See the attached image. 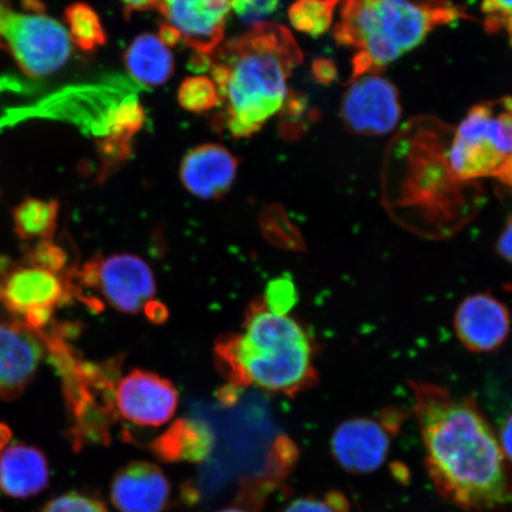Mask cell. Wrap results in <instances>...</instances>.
Listing matches in <instances>:
<instances>
[{"mask_svg":"<svg viewBox=\"0 0 512 512\" xmlns=\"http://www.w3.org/2000/svg\"><path fill=\"white\" fill-rule=\"evenodd\" d=\"M426 467L438 494L469 512L512 503V472L475 400L437 384L412 382Z\"/></svg>","mask_w":512,"mask_h":512,"instance_id":"cell-1","label":"cell"},{"mask_svg":"<svg viewBox=\"0 0 512 512\" xmlns=\"http://www.w3.org/2000/svg\"><path fill=\"white\" fill-rule=\"evenodd\" d=\"M211 55L222 105L216 123L234 138L253 136L284 107L287 79L303 60L291 32L275 23H258Z\"/></svg>","mask_w":512,"mask_h":512,"instance_id":"cell-2","label":"cell"},{"mask_svg":"<svg viewBox=\"0 0 512 512\" xmlns=\"http://www.w3.org/2000/svg\"><path fill=\"white\" fill-rule=\"evenodd\" d=\"M215 354L236 387L294 396L317 380L309 334L296 319L273 315L262 298L249 307L240 334L221 338Z\"/></svg>","mask_w":512,"mask_h":512,"instance_id":"cell-3","label":"cell"},{"mask_svg":"<svg viewBox=\"0 0 512 512\" xmlns=\"http://www.w3.org/2000/svg\"><path fill=\"white\" fill-rule=\"evenodd\" d=\"M0 49L30 78L57 72L72 53L68 32L42 12L11 9L0 2Z\"/></svg>","mask_w":512,"mask_h":512,"instance_id":"cell-4","label":"cell"},{"mask_svg":"<svg viewBox=\"0 0 512 512\" xmlns=\"http://www.w3.org/2000/svg\"><path fill=\"white\" fill-rule=\"evenodd\" d=\"M76 278L81 285L98 288L115 310L136 315L155 297V275L145 260L133 254H114L105 259H92Z\"/></svg>","mask_w":512,"mask_h":512,"instance_id":"cell-5","label":"cell"},{"mask_svg":"<svg viewBox=\"0 0 512 512\" xmlns=\"http://www.w3.org/2000/svg\"><path fill=\"white\" fill-rule=\"evenodd\" d=\"M143 91L137 81L124 75H113L95 85L70 88L61 94L54 112L59 117L73 121L83 131L99 140L110 136L115 114L121 105Z\"/></svg>","mask_w":512,"mask_h":512,"instance_id":"cell-6","label":"cell"},{"mask_svg":"<svg viewBox=\"0 0 512 512\" xmlns=\"http://www.w3.org/2000/svg\"><path fill=\"white\" fill-rule=\"evenodd\" d=\"M399 432L386 409L377 418L345 420L332 434V456L345 471L368 475L386 462L392 439Z\"/></svg>","mask_w":512,"mask_h":512,"instance_id":"cell-7","label":"cell"},{"mask_svg":"<svg viewBox=\"0 0 512 512\" xmlns=\"http://www.w3.org/2000/svg\"><path fill=\"white\" fill-rule=\"evenodd\" d=\"M400 117L398 89L381 76H362L344 95L342 120L352 133L382 136L394 130Z\"/></svg>","mask_w":512,"mask_h":512,"instance_id":"cell-8","label":"cell"},{"mask_svg":"<svg viewBox=\"0 0 512 512\" xmlns=\"http://www.w3.org/2000/svg\"><path fill=\"white\" fill-rule=\"evenodd\" d=\"M178 403L174 383L150 371H131L115 390V409L125 420L139 427L165 425L175 415Z\"/></svg>","mask_w":512,"mask_h":512,"instance_id":"cell-9","label":"cell"},{"mask_svg":"<svg viewBox=\"0 0 512 512\" xmlns=\"http://www.w3.org/2000/svg\"><path fill=\"white\" fill-rule=\"evenodd\" d=\"M384 35L406 53L418 47L430 32L457 21L460 12L445 0L413 3L411 0H371Z\"/></svg>","mask_w":512,"mask_h":512,"instance_id":"cell-10","label":"cell"},{"mask_svg":"<svg viewBox=\"0 0 512 512\" xmlns=\"http://www.w3.org/2000/svg\"><path fill=\"white\" fill-rule=\"evenodd\" d=\"M232 0H165L160 14L181 41L208 55L220 47Z\"/></svg>","mask_w":512,"mask_h":512,"instance_id":"cell-11","label":"cell"},{"mask_svg":"<svg viewBox=\"0 0 512 512\" xmlns=\"http://www.w3.org/2000/svg\"><path fill=\"white\" fill-rule=\"evenodd\" d=\"M44 350L38 332L0 317V400L23 394L36 376Z\"/></svg>","mask_w":512,"mask_h":512,"instance_id":"cell-12","label":"cell"},{"mask_svg":"<svg viewBox=\"0 0 512 512\" xmlns=\"http://www.w3.org/2000/svg\"><path fill=\"white\" fill-rule=\"evenodd\" d=\"M459 341L473 352H491L502 347L510 334L508 307L490 294L467 297L458 306L454 317Z\"/></svg>","mask_w":512,"mask_h":512,"instance_id":"cell-13","label":"cell"},{"mask_svg":"<svg viewBox=\"0 0 512 512\" xmlns=\"http://www.w3.org/2000/svg\"><path fill=\"white\" fill-rule=\"evenodd\" d=\"M171 496L170 480L150 462L120 467L111 484V501L119 512H164Z\"/></svg>","mask_w":512,"mask_h":512,"instance_id":"cell-14","label":"cell"},{"mask_svg":"<svg viewBox=\"0 0 512 512\" xmlns=\"http://www.w3.org/2000/svg\"><path fill=\"white\" fill-rule=\"evenodd\" d=\"M239 162L221 145L204 144L189 151L181 165L182 183L202 200H219L232 188Z\"/></svg>","mask_w":512,"mask_h":512,"instance_id":"cell-15","label":"cell"},{"mask_svg":"<svg viewBox=\"0 0 512 512\" xmlns=\"http://www.w3.org/2000/svg\"><path fill=\"white\" fill-rule=\"evenodd\" d=\"M72 297L66 281L38 268H15L5 277L2 302L12 315L24 316L32 307H55Z\"/></svg>","mask_w":512,"mask_h":512,"instance_id":"cell-16","label":"cell"},{"mask_svg":"<svg viewBox=\"0 0 512 512\" xmlns=\"http://www.w3.org/2000/svg\"><path fill=\"white\" fill-rule=\"evenodd\" d=\"M49 464L40 448L17 444L0 454V491L12 498H29L49 485Z\"/></svg>","mask_w":512,"mask_h":512,"instance_id":"cell-17","label":"cell"},{"mask_svg":"<svg viewBox=\"0 0 512 512\" xmlns=\"http://www.w3.org/2000/svg\"><path fill=\"white\" fill-rule=\"evenodd\" d=\"M215 434L202 420L178 419L152 441L150 450L163 463L206 462L214 450Z\"/></svg>","mask_w":512,"mask_h":512,"instance_id":"cell-18","label":"cell"},{"mask_svg":"<svg viewBox=\"0 0 512 512\" xmlns=\"http://www.w3.org/2000/svg\"><path fill=\"white\" fill-rule=\"evenodd\" d=\"M124 61L134 81L142 86L164 85L174 73V56L152 34L138 36L126 50Z\"/></svg>","mask_w":512,"mask_h":512,"instance_id":"cell-19","label":"cell"},{"mask_svg":"<svg viewBox=\"0 0 512 512\" xmlns=\"http://www.w3.org/2000/svg\"><path fill=\"white\" fill-rule=\"evenodd\" d=\"M505 156L486 140H463L454 137L447 152V164L458 181L495 176L502 168Z\"/></svg>","mask_w":512,"mask_h":512,"instance_id":"cell-20","label":"cell"},{"mask_svg":"<svg viewBox=\"0 0 512 512\" xmlns=\"http://www.w3.org/2000/svg\"><path fill=\"white\" fill-rule=\"evenodd\" d=\"M57 201L29 197L14 210V229L22 240H53L59 217Z\"/></svg>","mask_w":512,"mask_h":512,"instance_id":"cell-21","label":"cell"},{"mask_svg":"<svg viewBox=\"0 0 512 512\" xmlns=\"http://www.w3.org/2000/svg\"><path fill=\"white\" fill-rule=\"evenodd\" d=\"M69 38L83 51L105 46L107 36L98 14L85 3H75L66 10Z\"/></svg>","mask_w":512,"mask_h":512,"instance_id":"cell-22","label":"cell"},{"mask_svg":"<svg viewBox=\"0 0 512 512\" xmlns=\"http://www.w3.org/2000/svg\"><path fill=\"white\" fill-rule=\"evenodd\" d=\"M339 0H297L288 11L294 29L311 36L325 34L334 21Z\"/></svg>","mask_w":512,"mask_h":512,"instance_id":"cell-23","label":"cell"},{"mask_svg":"<svg viewBox=\"0 0 512 512\" xmlns=\"http://www.w3.org/2000/svg\"><path fill=\"white\" fill-rule=\"evenodd\" d=\"M178 101L184 110L194 113L207 112L221 105L214 81L206 76H194L185 80L179 87Z\"/></svg>","mask_w":512,"mask_h":512,"instance_id":"cell-24","label":"cell"},{"mask_svg":"<svg viewBox=\"0 0 512 512\" xmlns=\"http://www.w3.org/2000/svg\"><path fill=\"white\" fill-rule=\"evenodd\" d=\"M499 102L502 111H496V104L492 102L486 140L507 157L512 153V98H505Z\"/></svg>","mask_w":512,"mask_h":512,"instance_id":"cell-25","label":"cell"},{"mask_svg":"<svg viewBox=\"0 0 512 512\" xmlns=\"http://www.w3.org/2000/svg\"><path fill=\"white\" fill-rule=\"evenodd\" d=\"M262 302L273 315L288 316L298 302L297 287L286 275L275 278L268 283Z\"/></svg>","mask_w":512,"mask_h":512,"instance_id":"cell-26","label":"cell"},{"mask_svg":"<svg viewBox=\"0 0 512 512\" xmlns=\"http://www.w3.org/2000/svg\"><path fill=\"white\" fill-rule=\"evenodd\" d=\"M299 458L298 447L293 441L281 435L272 447L270 457H268L267 471L272 478L277 480L285 479L294 470Z\"/></svg>","mask_w":512,"mask_h":512,"instance_id":"cell-27","label":"cell"},{"mask_svg":"<svg viewBox=\"0 0 512 512\" xmlns=\"http://www.w3.org/2000/svg\"><path fill=\"white\" fill-rule=\"evenodd\" d=\"M67 253L53 242V240H40L28 253L31 267L50 273H59L67 265Z\"/></svg>","mask_w":512,"mask_h":512,"instance_id":"cell-28","label":"cell"},{"mask_svg":"<svg viewBox=\"0 0 512 512\" xmlns=\"http://www.w3.org/2000/svg\"><path fill=\"white\" fill-rule=\"evenodd\" d=\"M41 512H110L104 504L92 496L69 492L51 499Z\"/></svg>","mask_w":512,"mask_h":512,"instance_id":"cell-29","label":"cell"},{"mask_svg":"<svg viewBox=\"0 0 512 512\" xmlns=\"http://www.w3.org/2000/svg\"><path fill=\"white\" fill-rule=\"evenodd\" d=\"M280 0H232V8L242 21L253 23L274 14Z\"/></svg>","mask_w":512,"mask_h":512,"instance_id":"cell-30","label":"cell"},{"mask_svg":"<svg viewBox=\"0 0 512 512\" xmlns=\"http://www.w3.org/2000/svg\"><path fill=\"white\" fill-rule=\"evenodd\" d=\"M54 307L40 306L32 307L23 316V324L31 331H41L46 328L53 318Z\"/></svg>","mask_w":512,"mask_h":512,"instance_id":"cell-31","label":"cell"},{"mask_svg":"<svg viewBox=\"0 0 512 512\" xmlns=\"http://www.w3.org/2000/svg\"><path fill=\"white\" fill-rule=\"evenodd\" d=\"M281 512H336L332 510L324 499L307 496L294 499L293 502Z\"/></svg>","mask_w":512,"mask_h":512,"instance_id":"cell-32","label":"cell"},{"mask_svg":"<svg viewBox=\"0 0 512 512\" xmlns=\"http://www.w3.org/2000/svg\"><path fill=\"white\" fill-rule=\"evenodd\" d=\"M315 79L322 85H330L337 78V69L334 62L328 59H319L313 63L312 68Z\"/></svg>","mask_w":512,"mask_h":512,"instance_id":"cell-33","label":"cell"},{"mask_svg":"<svg viewBox=\"0 0 512 512\" xmlns=\"http://www.w3.org/2000/svg\"><path fill=\"white\" fill-rule=\"evenodd\" d=\"M483 11L488 15L486 21L512 14V0H484Z\"/></svg>","mask_w":512,"mask_h":512,"instance_id":"cell-34","label":"cell"},{"mask_svg":"<svg viewBox=\"0 0 512 512\" xmlns=\"http://www.w3.org/2000/svg\"><path fill=\"white\" fill-rule=\"evenodd\" d=\"M497 252L512 266V217L497 240Z\"/></svg>","mask_w":512,"mask_h":512,"instance_id":"cell-35","label":"cell"},{"mask_svg":"<svg viewBox=\"0 0 512 512\" xmlns=\"http://www.w3.org/2000/svg\"><path fill=\"white\" fill-rule=\"evenodd\" d=\"M498 440L505 458L512 463V413L503 422Z\"/></svg>","mask_w":512,"mask_h":512,"instance_id":"cell-36","label":"cell"},{"mask_svg":"<svg viewBox=\"0 0 512 512\" xmlns=\"http://www.w3.org/2000/svg\"><path fill=\"white\" fill-rule=\"evenodd\" d=\"M127 12L158 10L162 11L165 0H120Z\"/></svg>","mask_w":512,"mask_h":512,"instance_id":"cell-37","label":"cell"},{"mask_svg":"<svg viewBox=\"0 0 512 512\" xmlns=\"http://www.w3.org/2000/svg\"><path fill=\"white\" fill-rule=\"evenodd\" d=\"M324 502L336 512H349L350 503L341 491H330L324 497Z\"/></svg>","mask_w":512,"mask_h":512,"instance_id":"cell-38","label":"cell"},{"mask_svg":"<svg viewBox=\"0 0 512 512\" xmlns=\"http://www.w3.org/2000/svg\"><path fill=\"white\" fill-rule=\"evenodd\" d=\"M144 311L152 323H163L169 316L166 307L160 303L153 302V300L145 306Z\"/></svg>","mask_w":512,"mask_h":512,"instance_id":"cell-39","label":"cell"},{"mask_svg":"<svg viewBox=\"0 0 512 512\" xmlns=\"http://www.w3.org/2000/svg\"><path fill=\"white\" fill-rule=\"evenodd\" d=\"M486 29L496 31L498 29H505L508 32L510 42L512 44V14L505 15L496 19H491V21L485 22Z\"/></svg>","mask_w":512,"mask_h":512,"instance_id":"cell-40","label":"cell"},{"mask_svg":"<svg viewBox=\"0 0 512 512\" xmlns=\"http://www.w3.org/2000/svg\"><path fill=\"white\" fill-rule=\"evenodd\" d=\"M160 40L165 44L166 47H175L176 44L181 41L179 35L175 29H172L168 23L162 24L160 27Z\"/></svg>","mask_w":512,"mask_h":512,"instance_id":"cell-41","label":"cell"},{"mask_svg":"<svg viewBox=\"0 0 512 512\" xmlns=\"http://www.w3.org/2000/svg\"><path fill=\"white\" fill-rule=\"evenodd\" d=\"M496 177L512 189V153L505 157L502 168L499 169Z\"/></svg>","mask_w":512,"mask_h":512,"instance_id":"cell-42","label":"cell"},{"mask_svg":"<svg viewBox=\"0 0 512 512\" xmlns=\"http://www.w3.org/2000/svg\"><path fill=\"white\" fill-rule=\"evenodd\" d=\"M390 471H392L393 477L398 480L401 484H407L409 482V477H411V473H409L408 466L399 462L393 463L390 465Z\"/></svg>","mask_w":512,"mask_h":512,"instance_id":"cell-43","label":"cell"},{"mask_svg":"<svg viewBox=\"0 0 512 512\" xmlns=\"http://www.w3.org/2000/svg\"><path fill=\"white\" fill-rule=\"evenodd\" d=\"M12 438L11 428L0 421V451H3L5 446L10 443Z\"/></svg>","mask_w":512,"mask_h":512,"instance_id":"cell-44","label":"cell"},{"mask_svg":"<svg viewBox=\"0 0 512 512\" xmlns=\"http://www.w3.org/2000/svg\"><path fill=\"white\" fill-rule=\"evenodd\" d=\"M216 512H249V511L242 509V508H238V507H229V508L221 509Z\"/></svg>","mask_w":512,"mask_h":512,"instance_id":"cell-45","label":"cell"},{"mask_svg":"<svg viewBox=\"0 0 512 512\" xmlns=\"http://www.w3.org/2000/svg\"><path fill=\"white\" fill-rule=\"evenodd\" d=\"M2 298H3V285L0 284V302H2Z\"/></svg>","mask_w":512,"mask_h":512,"instance_id":"cell-46","label":"cell"}]
</instances>
